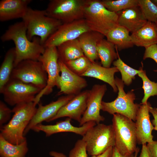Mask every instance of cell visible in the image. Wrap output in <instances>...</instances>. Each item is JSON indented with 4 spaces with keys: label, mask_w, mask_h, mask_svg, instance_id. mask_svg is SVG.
Returning a JSON list of instances; mask_svg holds the SVG:
<instances>
[{
    "label": "cell",
    "mask_w": 157,
    "mask_h": 157,
    "mask_svg": "<svg viewBox=\"0 0 157 157\" xmlns=\"http://www.w3.org/2000/svg\"><path fill=\"white\" fill-rule=\"evenodd\" d=\"M147 149L150 157H157V140L147 143Z\"/></svg>",
    "instance_id": "37"
},
{
    "label": "cell",
    "mask_w": 157,
    "mask_h": 157,
    "mask_svg": "<svg viewBox=\"0 0 157 157\" xmlns=\"http://www.w3.org/2000/svg\"><path fill=\"white\" fill-rule=\"evenodd\" d=\"M57 48L59 59L64 63L85 56L78 39L65 42Z\"/></svg>",
    "instance_id": "25"
},
{
    "label": "cell",
    "mask_w": 157,
    "mask_h": 157,
    "mask_svg": "<svg viewBox=\"0 0 157 157\" xmlns=\"http://www.w3.org/2000/svg\"><path fill=\"white\" fill-rule=\"evenodd\" d=\"M138 76L142 79V88L144 91V96L141 101V104L147 103L148 99L151 96L157 95V83L151 81L147 77L146 72L142 67L140 69Z\"/></svg>",
    "instance_id": "31"
},
{
    "label": "cell",
    "mask_w": 157,
    "mask_h": 157,
    "mask_svg": "<svg viewBox=\"0 0 157 157\" xmlns=\"http://www.w3.org/2000/svg\"><path fill=\"white\" fill-rule=\"evenodd\" d=\"M151 58L157 63V44H155L146 48L144 54L143 60ZM157 72V69L154 70Z\"/></svg>",
    "instance_id": "36"
},
{
    "label": "cell",
    "mask_w": 157,
    "mask_h": 157,
    "mask_svg": "<svg viewBox=\"0 0 157 157\" xmlns=\"http://www.w3.org/2000/svg\"><path fill=\"white\" fill-rule=\"evenodd\" d=\"M140 151V148L137 147V149L134 153V157H137L138 153Z\"/></svg>",
    "instance_id": "43"
},
{
    "label": "cell",
    "mask_w": 157,
    "mask_h": 157,
    "mask_svg": "<svg viewBox=\"0 0 157 157\" xmlns=\"http://www.w3.org/2000/svg\"><path fill=\"white\" fill-rule=\"evenodd\" d=\"M149 112L154 117L151 122L154 126V130L157 131V108H153L151 106L149 108Z\"/></svg>",
    "instance_id": "38"
},
{
    "label": "cell",
    "mask_w": 157,
    "mask_h": 157,
    "mask_svg": "<svg viewBox=\"0 0 157 157\" xmlns=\"http://www.w3.org/2000/svg\"><path fill=\"white\" fill-rule=\"evenodd\" d=\"M155 23V25H156V30L157 31V22H156V23Z\"/></svg>",
    "instance_id": "45"
},
{
    "label": "cell",
    "mask_w": 157,
    "mask_h": 157,
    "mask_svg": "<svg viewBox=\"0 0 157 157\" xmlns=\"http://www.w3.org/2000/svg\"><path fill=\"white\" fill-rule=\"evenodd\" d=\"M61 74L56 86L60 89L57 95L62 94L76 95L88 85L86 80L71 71L61 60L58 59Z\"/></svg>",
    "instance_id": "13"
},
{
    "label": "cell",
    "mask_w": 157,
    "mask_h": 157,
    "mask_svg": "<svg viewBox=\"0 0 157 157\" xmlns=\"http://www.w3.org/2000/svg\"><path fill=\"white\" fill-rule=\"evenodd\" d=\"M112 157H134V153L131 154L122 155L118 151L115 146L113 147Z\"/></svg>",
    "instance_id": "40"
},
{
    "label": "cell",
    "mask_w": 157,
    "mask_h": 157,
    "mask_svg": "<svg viewBox=\"0 0 157 157\" xmlns=\"http://www.w3.org/2000/svg\"><path fill=\"white\" fill-rule=\"evenodd\" d=\"M31 0H2L0 1V21L5 22L24 17Z\"/></svg>",
    "instance_id": "20"
},
{
    "label": "cell",
    "mask_w": 157,
    "mask_h": 157,
    "mask_svg": "<svg viewBox=\"0 0 157 157\" xmlns=\"http://www.w3.org/2000/svg\"><path fill=\"white\" fill-rule=\"evenodd\" d=\"M88 154L97 156L104 153L115 144V137L112 125L99 123L90 129L83 136Z\"/></svg>",
    "instance_id": "6"
},
{
    "label": "cell",
    "mask_w": 157,
    "mask_h": 157,
    "mask_svg": "<svg viewBox=\"0 0 157 157\" xmlns=\"http://www.w3.org/2000/svg\"><path fill=\"white\" fill-rule=\"evenodd\" d=\"M27 29V36L31 41L39 37L44 44L50 36L63 23L47 15L45 10H34L29 7L22 18Z\"/></svg>",
    "instance_id": "4"
},
{
    "label": "cell",
    "mask_w": 157,
    "mask_h": 157,
    "mask_svg": "<svg viewBox=\"0 0 157 157\" xmlns=\"http://www.w3.org/2000/svg\"><path fill=\"white\" fill-rule=\"evenodd\" d=\"M12 110L10 109L2 101H0V127L9 121L10 119Z\"/></svg>",
    "instance_id": "35"
},
{
    "label": "cell",
    "mask_w": 157,
    "mask_h": 157,
    "mask_svg": "<svg viewBox=\"0 0 157 157\" xmlns=\"http://www.w3.org/2000/svg\"><path fill=\"white\" fill-rule=\"evenodd\" d=\"M91 31L84 19L62 24L48 39L45 43V48L58 47L62 43L78 39L82 34Z\"/></svg>",
    "instance_id": "12"
},
{
    "label": "cell",
    "mask_w": 157,
    "mask_h": 157,
    "mask_svg": "<svg viewBox=\"0 0 157 157\" xmlns=\"http://www.w3.org/2000/svg\"><path fill=\"white\" fill-rule=\"evenodd\" d=\"M101 1L107 9L115 13L130 7L138 6V0H103Z\"/></svg>",
    "instance_id": "30"
},
{
    "label": "cell",
    "mask_w": 157,
    "mask_h": 157,
    "mask_svg": "<svg viewBox=\"0 0 157 157\" xmlns=\"http://www.w3.org/2000/svg\"><path fill=\"white\" fill-rule=\"evenodd\" d=\"M27 29L23 21L10 25L1 36L3 42L12 40L15 44V59L14 67L21 61L31 60L38 61L45 48L40 38L34 37L31 41L27 36Z\"/></svg>",
    "instance_id": "1"
},
{
    "label": "cell",
    "mask_w": 157,
    "mask_h": 157,
    "mask_svg": "<svg viewBox=\"0 0 157 157\" xmlns=\"http://www.w3.org/2000/svg\"><path fill=\"white\" fill-rule=\"evenodd\" d=\"M10 78L32 85L42 90L47 85L48 77L41 62L27 60L21 61L14 67Z\"/></svg>",
    "instance_id": "9"
},
{
    "label": "cell",
    "mask_w": 157,
    "mask_h": 157,
    "mask_svg": "<svg viewBox=\"0 0 157 157\" xmlns=\"http://www.w3.org/2000/svg\"><path fill=\"white\" fill-rule=\"evenodd\" d=\"M118 72V69L115 67L107 68L96 63H92L82 77H91L103 81L109 84L114 92H116L118 89L115 84L114 75Z\"/></svg>",
    "instance_id": "23"
},
{
    "label": "cell",
    "mask_w": 157,
    "mask_h": 157,
    "mask_svg": "<svg viewBox=\"0 0 157 157\" xmlns=\"http://www.w3.org/2000/svg\"><path fill=\"white\" fill-rule=\"evenodd\" d=\"M28 151L26 139L19 144H12L0 135L1 157H25Z\"/></svg>",
    "instance_id": "27"
},
{
    "label": "cell",
    "mask_w": 157,
    "mask_h": 157,
    "mask_svg": "<svg viewBox=\"0 0 157 157\" xmlns=\"http://www.w3.org/2000/svg\"><path fill=\"white\" fill-rule=\"evenodd\" d=\"M15 59V47L9 49L6 52L0 67V91L10 78L14 68Z\"/></svg>",
    "instance_id": "28"
},
{
    "label": "cell",
    "mask_w": 157,
    "mask_h": 157,
    "mask_svg": "<svg viewBox=\"0 0 157 157\" xmlns=\"http://www.w3.org/2000/svg\"><path fill=\"white\" fill-rule=\"evenodd\" d=\"M107 90L106 84H94L90 90L87 108L79 123L80 126L90 121L98 124L105 120L100 115V110L102 109V99Z\"/></svg>",
    "instance_id": "14"
},
{
    "label": "cell",
    "mask_w": 157,
    "mask_h": 157,
    "mask_svg": "<svg viewBox=\"0 0 157 157\" xmlns=\"http://www.w3.org/2000/svg\"><path fill=\"white\" fill-rule=\"evenodd\" d=\"M134 45L145 49L157 44V31L154 23L147 21L141 28L131 35Z\"/></svg>",
    "instance_id": "22"
},
{
    "label": "cell",
    "mask_w": 157,
    "mask_h": 157,
    "mask_svg": "<svg viewBox=\"0 0 157 157\" xmlns=\"http://www.w3.org/2000/svg\"><path fill=\"white\" fill-rule=\"evenodd\" d=\"M129 32L124 27L118 25L106 35V39L113 44L119 51L132 47L134 45Z\"/></svg>",
    "instance_id": "24"
},
{
    "label": "cell",
    "mask_w": 157,
    "mask_h": 157,
    "mask_svg": "<svg viewBox=\"0 0 157 157\" xmlns=\"http://www.w3.org/2000/svg\"><path fill=\"white\" fill-rule=\"evenodd\" d=\"M115 80L118 91V96L112 101H102L101 110L113 115L121 114L135 121L140 104L134 103L135 96L133 90L127 93L125 92L124 83L121 79L116 77Z\"/></svg>",
    "instance_id": "7"
},
{
    "label": "cell",
    "mask_w": 157,
    "mask_h": 157,
    "mask_svg": "<svg viewBox=\"0 0 157 157\" xmlns=\"http://www.w3.org/2000/svg\"><path fill=\"white\" fill-rule=\"evenodd\" d=\"M113 149V147H110L103 153L97 156H91L90 157H112Z\"/></svg>",
    "instance_id": "39"
},
{
    "label": "cell",
    "mask_w": 157,
    "mask_h": 157,
    "mask_svg": "<svg viewBox=\"0 0 157 157\" xmlns=\"http://www.w3.org/2000/svg\"><path fill=\"white\" fill-rule=\"evenodd\" d=\"M34 101L22 103L12 109L14 114L8 123L0 128L1 135L10 143L19 144L25 140L24 132L37 110Z\"/></svg>",
    "instance_id": "2"
},
{
    "label": "cell",
    "mask_w": 157,
    "mask_h": 157,
    "mask_svg": "<svg viewBox=\"0 0 157 157\" xmlns=\"http://www.w3.org/2000/svg\"><path fill=\"white\" fill-rule=\"evenodd\" d=\"M64 63L71 71L81 76L92 63L85 56Z\"/></svg>",
    "instance_id": "32"
},
{
    "label": "cell",
    "mask_w": 157,
    "mask_h": 157,
    "mask_svg": "<svg viewBox=\"0 0 157 157\" xmlns=\"http://www.w3.org/2000/svg\"><path fill=\"white\" fill-rule=\"evenodd\" d=\"M68 157H88L85 143L82 139L76 141L70 151Z\"/></svg>",
    "instance_id": "34"
},
{
    "label": "cell",
    "mask_w": 157,
    "mask_h": 157,
    "mask_svg": "<svg viewBox=\"0 0 157 157\" xmlns=\"http://www.w3.org/2000/svg\"><path fill=\"white\" fill-rule=\"evenodd\" d=\"M112 122L115 134V147L122 155L134 154L137 147L135 122L117 113L113 115Z\"/></svg>",
    "instance_id": "5"
},
{
    "label": "cell",
    "mask_w": 157,
    "mask_h": 157,
    "mask_svg": "<svg viewBox=\"0 0 157 157\" xmlns=\"http://www.w3.org/2000/svg\"><path fill=\"white\" fill-rule=\"evenodd\" d=\"M71 120L70 118L67 117L65 120L58 122L54 125H45L40 124L35 126L32 130L37 132L43 131L47 137L64 132H72L83 136L90 129L97 124L94 122L90 121L80 127H76L71 124Z\"/></svg>",
    "instance_id": "18"
},
{
    "label": "cell",
    "mask_w": 157,
    "mask_h": 157,
    "mask_svg": "<svg viewBox=\"0 0 157 157\" xmlns=\"http://www.w3.org/2000/svg\"><path fill=\"white\" fill-rule=\"evenodd\" d=\"M117 13L118 25L124 27L132 33L141 28L147 22L138 6Z\"/></svg>",
    "instance_id": "19"
},
{
    "label": "cell",
    "mask_w": 157,
    "mask_h": 157,
    "mask_svg": "<svg viewBox=\"0 0 157 157\" xmlns=\"http://www.w3.org/2000/svg\"><path fill=\"white\" fill-rule=\"evenodd\" d=\"M89 91L90 90H86L75 95L71 100L63 106L56 115L48 122L61 117H67L79 123L87 108Z\"/></svg>",
    "instance_id": "16"
},
{
    "label": "cell",
    "mask_w": 157,
    "mask_h": 157,
    "mask_svg": "<svg viewBox=\"0 0 157 157\" xmlns=\"http://www.w3.org/2000/svg\"><path fill=\"white\" fill-rule=\"evenodd\" d=\"M49 154L51 156L53 157H67L63 154L55 151H51L49 152Z\"/></svg>",
    "instance_id": "42"
},
{
    "label": "cell",
    "mask_w": 157,
    "mask_h": 157,
    "mask_svg": "<svg viewBox=\"0 0 157 157\" xmlns=\"http://www.w3.org/2000/svg\"><path fill=\"white\" fill-rule=\"evenodd\" d=\"M139 157H150L147 149L146 144L142 145L141 152Z\"/></svg>",
    "instance_id": "41"
},
{
    "label": "cell",
    "mask_w": 157,
    "mask_h": 157,
    "mask_svg": "<svg viewBox=\"0 0 157 157\" xmlns=\"http://www.w3.org/2000/svg\"><path fill=\"white\" fill-rule=\"evenodd\" d=\"M86 0H51L46 9L48 16L63 24L84 19Z\"/></svg>",
    "instance_id": "8"
},
{
    "label": "cell",
    "mask_w": 157,
    "mask_h": 157,
    "mask_svg": "<svg viewBox=\"0 0 157 157\" xmlns=\"http://www.w3.org/2000/svg\"><path fill=\"white\" fill-rule=\"evenodd\" d=\"M118 58L113 62V65L116 67L122 75V80L124 84L129 85L136 75L140 72V69H133L125 64L118 56Z\"/></svg>",
    "instance_id": "29"
},
{
    "label": "cell",
    "mask_w": 157,
    "mask_h": 157,
    "mask_svg": "<svg viewBox=\"0 0 157 157\" xmlns=\"http://www.w3.org/2000/svg\"><path fill=\"white\" fill-rule=\"evenodd\" d=\"M115 45L107 39L103 38L98 43L97 51L102 66L110 67L111 64L119 56L115 50Z\"/></svg>",
    "instance_id": "26"
},
{
    "label": "cell",
    "mask_w": 157,
    "mask_h": 157,
    "mask_svg": "<svg viewBox=\"0 0 157 157\" xmlns=\"http://www.w3.org/2000/svg\"><path fill=\"white\" fill-rule=\"evenodd\" d=\"M151 106L147 102L142 104L137 112L135 124L137 142L139 144L150 143L154 141L152 131L154 130L150 118L149 108Z\"/></svg>",
    "instance_id": "17"
},
{
    "label": "cell",
    "mask_w": 157,
    "mask_h": 157,
    "mask_svg": "<svg viewBox=\"0 0 157 157\" xmlns=\"http://www.w3.org/2000/svg\"><path fill=\"white\" fill-rule=\"evenodd\" d=\"M157 6V0H151Z\"/></svg>",
    "instance_id": "44"
},
{
    "label": "cell",
    "mask_w": 157,
    "mask_h": 157,
    "mask_svg": "<svg viewBox=\"0 0 157 157\" xmlns=\"http://www.w3.org/2000/svg\"><path fill=\"white\" fill-rule=\"evenodd\" d=\"M74 95H66L59 97L57 100L53 101L45 106L41 103L38 104V107L36 112L24 131V136L30 130L37 125L44 121L48 122L55 116L60 109L71 100Z\"/></svg>",
    "instance_id": "15"
},
{
    "label": "cell",
    "mask_w": 157,
    "mask_h": 157,
    "mask_svg": "<svg viewBox=\"0 0 157 157\" xmlns=\"http://www.w3.org/2000/svg\"><path fill=\"white\" fill-rule=\"evenodd\" d=\"M37 86L10 78L1 90L4 101L12 106L22 103L34 101L41 90Z\"/></svg>",
    "instance_id": "10"
},
{
    "label": "cell",
    "mask_w": 157,
    "mask_h": 157,
    "mask_svg": "<svg viewBox=\"0 0 157 157\" xmlns=\"http://www.w3.org/2000/svg\"><path fill=\"white\" fill-rule=\"evenodd\" d=\"M138 6L148 21L157 22V6L150 0H138Z\"/></svg>",
    "instance_id": "33"
},
{
    "label": "cell",
    "mask_w": 157,
    "mask_h": 157,
    "mask_svg": "<svg viewBox=\"0 0 157 157\" xmlns=\"http://www.w3.org/2000/svg\"><path fill=\"white\" fill-rule=\"evenodd\" d=\"M105 36L98 32L89 31L82 34L78 38L84 55L92 63L99 57L97 51L99 42Z\"/></svg>",
    "instance_id": "21"
},
{
    "label": "cell",
    "mask_w": 157,
    "mask_h": 157,
    "mask_svg": "<svg viewBox=\"0 0 157 157\" xmlns=\"http://www.w3.org/2000/svg\"><path fill=\"white\" fill-rule=\"evenodd\" d=\"M58 59L57 48L56 47H45L44 52L38 59L47 73L48 79L45 87L36 95L34 99V101L37 104L42 96L50 94L53 87L57 86L60 72Z\"/></svg>",
    "instance_id": "11"
},
{
    "label": "cell",
    "mask_w": 157,
    "mask_h": 157,
    "mask_svg": "<svg viewBox=\"0 0 157 157\" xmlns=\"http://www.w3.org/2000/svg\"><path fill=\"white\" fill-rule=\"evenodd\" d=\"M84 19L91 31L98 32L105 36L118 25V14L107 9L100 0H86Z\"/></svg>",
    "instance_id": "3"
}]
</instances>
